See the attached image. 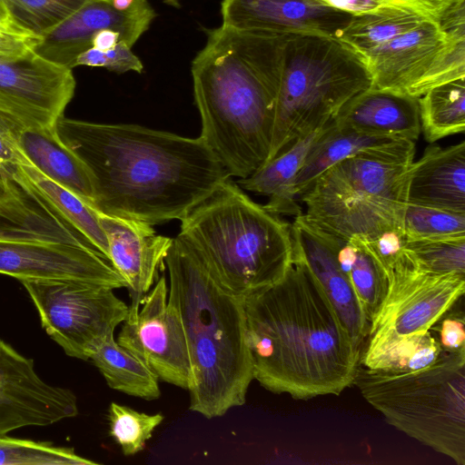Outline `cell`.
Instances as JSON below:
<instances>
[{"mask_svg": "<svg viewBox=\"0 0 465 465\" xmlns=\"http://www.w3.org/2000/svg\"><path fill=\"white\" fill-rule=\"evenodd\" d=\"M55 128L90 173L92 207L105 214L151 225L181 220L231 177L200 137L64 115Z\"/></svg>", "mask_w": 465, "mask_h": 465, "instance_id": "cell-1", "label": "cell"}, {"mask_svg": "<svg viewBox=\"0 0 465 465\" xmlns=\"http://www.w3.org/2000/svg\"><path fill=\"white\" fill-rule=\"evenodd\" d=\"M253 379L273 393L307 400L353 385L361 350L307 264L242 298Z\"/></svg>", "mask_w": 465, "mask_h": 465, "instance_id": "cell-2", "label": "cell"}, {"mask_svg": "<svg viewBox=\"0 0 465 465\" xmlns=\"http://www.w3.org/2000/svg\"><path fill=\"white\" fill-rule=\"evenodd\" d=\"M191 363L190 410L207 419L244 404L253 380L242 298L224 289L180 237L164 259Z\"/></svg>", "mask_w": 465, "mask_h": 465, "instance_id": "cell-3", "label": "cell"}, {"mask_svg": "<svg viewBox=\"0 0 465 465\" xmlns=\"http://www.w3.org/2000/svg\"><path fill=\"white\" fill-rule=\"evenodd\" d=\"M191 72L199 137L231 177H248L269 159L282 68L252 66L217 27Z\"/></svg>", "mask_w": 465, "mask_h": 465, "instance_id": "cell-4", "label": "cell"}, {"mask_svg": "<svg viewBox=\"0 0 465 465\" xmlns=\"http://www.w3.org/2000/svg\"><path fill=\"white\" fill-rule=\"evenodd\" d=\"M180 221L178 236L238 297L276 283L292 262L291 224L253 202L231 177Z\"/></svg>", "mask_w": 465, "mask_h": 465, "instance_id": "cell-5", "label": "cell"}, {"mask_svg": "<svg viewBox=\"0 0 465 465\" xmlns=\"http://www.w3.org/2000/svg\"><path fill=\"white\" fill-rule=\"evenodd\" d=\"M353 384L389 424L465 464V350H441L432 364L411 372L359 363Z\"/></svg>", "mask_w": 465, "mask_h": 465, "instance_id": "cell-6", "label": "cell"}, {"mask_svg": "<svg viewBox=\"0 0 465 465\" xmlns=\"http://www.w3.org/2000/svg\"><path fill=\"white\" fill-rule=\"evenodd\" d=\"M371 85L361 54L351 46L333 37L287 35L268 161L325 125Z\"/></svg>", "mask_w": 465, "mask_h": 465, "instance_id": "cell-7", "label": "cell"}, {"mask_svg": "<svg viewBox=\"0 0 465 465\" xmlns=\"http://www.w3.org/2000/svg\"><path fill=\"white\" fill-rule=\"evenodd\" d=\"M410 164L355 156L323 172L302 194L306 218L343 240L401 232ZM403 233V232H402Z\"/></svg>", "mask_w": 465, "mask_h": 465, "instance_id": "cell-8", "label": "cell"}, {"mask_svg": "<svg viewBox=\"0 0 465 465\" xmlns=\"http://www.w3.org/2000/svg\"><path fill=\"white\" fill-rule=\"evenodd\" d=\"M43 329L72 358L91 359L126 319L129 305L113 288L70 280H22Z\"/></svg>", "mask_w": 465, "mask_h": 465, "instance_id": "cell-9", "label": "cell"}, {"mask_svg": "<svg viewBox=\"0 0 465 465\" xmlns=\"http://www.w3.org/2000/svg\"><path fill=\"white\" fill-rule=\"evenodd\" d=\"M388 278V292L370 325L365 346L430 331L465 292V276L421 271L406 258L403 251Z\"/></svg>", "mask_w": 465, "mask_h": 465, "instance_id": "cell-10", "label": "cell"}, {"mask_svg": "<svg viewBox=\"0 0 465 465\" xmlns=\"http://www.w3.org/2000/svg\"><path fill=\"white\" fill-rule=\"evenodd\" d=\"M116 341L145 363L158 380L189 389L186 336L176 309L168 302L164 275L144 296L138 310H128Z\"/></svg>", "mask_w": 465, "mask_h": 465, "instance_id": "cell-11", "label": "cell"}, {"mask_svg": "<svg viewBox=\"0 0 465 465\" xmlns=\"http://www.w3.org/2000/svg\"><path fill=\"white\" fill-rule=\"evenodd\" d=\"M73 70L34 51L0 56V111L27 126H53L74 97Z\"/></svg>", "mask_w": 465, "mask_h": 465, "instance_id": "cell-12", "label": "cell"}, {"mask_svg": "<svg viewBox=\"0 0 465 465\" xmlns=\"http://www.w3.org/2000/svg\"><path fill=\"white\" fill-rule=\"evenodd\" d=\"M77 414V398L71 390L44 381L32 359L0 340V435Z\"/></svg>", "mask_w": 465, "mask_h": 465, "instance_id": "cell-13", "label": "cell"}, {"mask_svg": "<svg viewBox=\"0 0 465 465\" xmlns=\"http://www.w3.org/2000/svg\"><path fill=\"white\" fill-rule=\"evenodd\" d=\"M0 273L22 280H70L113 289L126 282L101 253L42 241L0 240Z\"/></svg>", "mask_w": 465, "mask_h": 465, "instance_id": "cell-14", "label": "cell"}, {"mask_svg": "<svg viewBox=\"0 0 465 465\" xmlns=\"http://www.w3.org/2000/svg\"><path fill=\"white\" fill-rule=\"evenodd\" d=\"M156 14L146 1L138 7L120 12L111 0H90L57 26L40 36L34 52L55 64L74 69L77 57L92 47L101 30L113 29L133 47L149 28Z\"/></svg>", "mask_w": 465, "mask_h": 465, "instance_id": "cell-15", "label": "cell"}, {"mask_svg": "<svg viewBox=\"0 0 465 465\" xmlns=\"http://www.w3.org/2000/svg\"><path fill=\"white\" fill-rule=\"evenodd\" d=\"M221 13L226 28L337 39L352 17L318 0H223Z\"/></svg>", "mask_w": 465, "mask_h": 465, "instance_id": "cell-16", "label": "cell"}, {"mask_svg": "<svg viewBox=\"0 0 465 465\" xmlns=\"http://www.w3.org/2000/svg\"><path fill=\"white\" fill-rule=\"evenodd\" d=\"M291 234L293 255L302 260L318 279L354 344L361 351L370 323L338 262L337 252L343 240L323 231L302 213L291 223Z\"/></svg>", "mask_w": 465, "mask_h": 465, "instance_id": "cell-17", "label": "cell"}, {"mask_svg": "<svg viewBox=\"0 0 465 465\" xmlns=\"http://www.w3.org/2000/svg\"><path fill=\"white\" fill-rule=\"evenodd\" d=\"M98 218L108 242V260L126 282L129 310L136 311L163 269L173 238L157 234L153 225L138 220L100 212Z\"/></svg>", "mask_w": 465, "mask_h": 465, "instance_id": "cell-18", "label": "cell"}, {"mask_svg": "<svg viewBox=\"0 0 465 465\" xmlns=\"http://www.w3.org/2000/svg\"><path fill=\"white\" fill-rule=\"evenodd\" d=\"M448 40L438 23L425 20L414 29L361 54L372 79L371 86L412 96Z\"/></svg>", "mask_w": 465, "mask_h": 465, "instance_id": "cell-19", "label": "cell"}, {"mask_svg": "<svg viewBox=\"0 0 465 465\" xmlns=\"http://www.w3.org/2000/svg\"><path fill=\"white\" fill-rule=\"evenodd\" d=\"M414 153L413 141L356 131L337 125L331 119L312 144L296 176L295 194H303L323 172L346 158L364 156L411 164Z\"/></svg>", "mask_w": 465, "mask_h": 465, "instance_id": "cell-20", "label": "cell"}, {"mask_svg": "<svg viewBox=\"0 0 465 465\" xmlns=\"http://www.w3.org/2000/svg\"><path fill=\"white\" fill-rule=\"evenodd\" d=\"M404 193L407 203L465 214V142L428 147L409 165Z\"/></svg>", "mask_w": 465, "mask_h": 465, "instance_id": "cell-21", "label": "cell"}, {"mask_svg": "<svg viewBox=\"0 0 465 465\" xmlns=\"http://www.w3.org/2000/svg\"><path fill=\"white\" fill-rule=\"evenodd\" d=\"M23 189L0 201V240L63 242L89 248L94 246L53 205L42 197L17 170Z\"/></svg>", "mask_w": 465, "mask_h": 465, "instance_id": "cell-22", "label": "cell"}, {"mask_svg": "<svg viewBox=\"0 0 465 465\" xmlns=\"http://www.w3.org/2000/svg\"><path fill=\"white\" fill-rule=\"evenodd\" d=\"M332 121L356 131L413 142L421 132L419 98L372 86L351 99Z\"/></svg>", "mask_w": 465, "mask_h": 465, "instance_id": "cell-23", "label": "cell"}, {"mask_svg": "<svg viewBox=\"0 0 465 465\" xmlns=\"http://www.w3.org/2000/svg\"><path fill=\"white\" fill-rule=\"evenodd\" d=\"M19 147L40 173L92 206L94 188L90 173L81 158L61 140L55 125L25 127Z\"/></svg>", "mask_w": 465, "mask_h": 465, "instance_id": "cell-24", "label": "cell"}, {"mask_svg": "<svg viewBox=\"0 0 465 465\" xmlns=\"http://www.w3.org/2000/svg\"><path fill=\"white\" fill-rule=\"evenodd\" d=\"M325 125L297 141L248 177L239 179L236 183L242 190L268 196L269 201L264 207L272 213L294 217L301 214V207L296 203L294 182L309 151Z\"/></svg>", "mask_w": 465, "mask_h": 465, "instance_id": "cell-25", "label": "cell"}, {"mask_svg": "<svg viewBox=\"0 0 465 465\" xmlns=\"http://www.w3.org/2000/svg\"><path fill=\"white\" fill-rule=\"evenodd\" d=\"M108 386L123 393L147 401L161 395L158 378L139 358L107 336L91 359Z\"/></svg>", "mask_w": 465, "mask_h": 465, "instance_id": "cell-26", "label": "cell"}, {"mask_svg": "<svg viewBox=\"0 0 465 465\" xmlns=\"http://www.w3.org/2000/svg\"><path fill=\"white\" fill-rule=\"evenodd\" d=\"M337 258L371 325L386 297L388 273L361 238L353 237L342 241L338 249Z\"/></svg>", "mask_w": 465, "mask_h": 465, "instance_id": "cell-27", "label": "cell"}, {"mask_svg": "<svg viewBox=\"0 0 465 465\" xmlns=\"http://www.w3.org/2000/svg\"><path fill=\"white\" fill-rule=\"evenodd\" d=\"M28 183L108 260V242L98 212L75 193L45 176L31 163L18 166ZM109 261V260H108Z\"/></svg>", "mask_w": 465, "mask_h": 465, "instance_id": "cell-28", "label": "cell"}, {"mask_svg": "<svg viewBox=\"0 0 465 465\" xmlns=\"http://www.w3.org/2000/svg\"><path fill=\"white\" fill-rule=\"evenodd\" d=\"M425 20L411 10L386 5L374 12L352 15L338 39L361 54L414 29Z\"/></svg>", "mask_w": 465, "mask_h": 465, "instance_id": "cell-29", "label": "cell"}, {"mask_svg": "<svg viewBox=\"0 0 465 465\" xmlns=\"http://www.w3.org/2000/svg\"><path fill=\"white\" fill-rule=\"evenodd\" d=\"M420 130L429 143L465 131V77L419 97Z\"/></svg>", "mask_w": 465, "mask_h": 465, "instance_id": "cell-30", "label": "cell"}, {"mask_svg": "<svg viewBox=\"0 0 465 465\" xmlns=\"http://www.w3.org/2000/svg\"><path fill=\"white\" fill-rule=\"evenodd\" d=\"M441 351L430 331L361 351L360 363L372 370L411 372L432 364Z\"/></svg>", "mask_w": 465, "mask_h": 465, "instance_id": "cell-31", "label": "cell"}, {"mask_svg": "<svg viewBox=\"0 0 465 465\" xmlns=\"http://www.w3.org/2000/svg\"><path fill=\"white\" fill-rule=\"evenodd\" d=\"M73 448L0 435V465H96Z\"/></svg>", "mask_w": 465, "mask_h": 465, "instance_id": "cell-32", "label": "cell"}, {"mask_svg": "<svg viewBox=\"0 0 465 465\" xmlns=\"http://www.w3.org/2000/svg\"><path fill=\"white\" fill-rule=\"evenodd\" d=\"M15 27L40 37L90 0H5Z\"/></svg>", "mask_w": 465, "mask_h": 465, "instance_id": "cell-33", "label": "cell"}, {"mask_svg": "<svg viewBox=\"0 0 465 465\" xmlns=\"http://www.w3.org/2000/svg\"><path fill=\"white\" fill-rule=\"evenodd\" d=\"M402 251L406 258L421 271L465 276V238L405 239Z\"/></svg>", "mask_w": 465, "mask_h": 465, "instance_id": "cell-34", "label": "cell"}, {"mask_svg": "<svg viewBox=\"0 0 465 465\" xmlns=\"http://www.w3.org/2000/svg\"><path fill=\"white\" fill-rule=\"evenodd\" d=\"M401 230L407 240L465 238V214L406 203Z\"/></svg>", "mask_w": 465, "mask_h": 465, "instance_id": "cell-35", "label": "cell"}, {"mask_svg": "<svg viewBox=\"0 0 465 465\" xmlns=\"http://www.w3.org/2000/svg\"><path fill=\"white\" fill-rule=\"evenodd\" d=\"M163 419L162 413L147 414L116 402L110 403L107 413L110 436L125 456L143 450L146 440Z\"/></svg>", "mask_w": 465, "mask_h": 465, "instance_id": "cell-36", "label": "cell"}, {"mask_svg": "<svg viewBox=\"0 0 465 465\" xmlns=\"http://www.w3.org/2000/svg\"><path fill=\"white\" fill-rule=\"evenodd\" d=\"M449 40L413 90L419 98L431 88L465 77V25L442 28Z\"/></svg>", "mask_w": 465, "mask_h": 465, "instance_id": "cell-37", "label": "cell"}, {"mask_svg": "<svg viewBox=\"0 0 465 465\" xmlns=\"http://www.w3.org/2000/svg\"><path fill=\"white\" fill-rule=\"evenodd\" d=\"M79 65L103 67L117 74L129 71L140 74L143 69L142 61L133 53L132 47L124 42H119L106 51L90 47L77 57L75 66Z\"/></svg>", "mask_w": 465, "mask_h": 465, "instance_id": "cell-38", "label": "cell"}, {"mask_svg": "<svg viewBox=\"0 0 465 465\" xmlns=\"http://www.w3.org/2000/svg\"><path fill=\"white\" fill-rule=\"evenodd\" d=\"M27 125L0 111V165L12 175L19 165L30 163L20 150L19 139Z\"/></svg>", "mask_w": 465, "mask_h": 465, "instance_id": "cell-39", "label": "cell"}, {"mask_svg": "<svg viewBox=\"0 0 465 465\" xmlns=\"http://www.w3.org/2000/svg\"><path fill=\"white\" fill-rule=\"evenodd\" d=\"M451 309L431 329L438 332L437 340L441 350L460 351L465 350L464 314L462 312H452Z\"/></svg>", "mask_w": 465, "mask_h": 465, "instance_id": "cell-40", "label": "cell"}, {"mask_svg": "<svg viewBox=\"0 0 465 465\" xmlns=\"http://www.w3.org/2000/svg\"><path fill=\"white\" fill-rule=\"evenodd\" d=\"M405 239L401 232L390 231L371 240H363L389 274L402 253Z\"/></svg>", "mask_w": 465, "mask_h": 465, "instance_id": "cell-41", "label": "cell"}, {"mask_svg": "<svg viewBox=\"0 0 465 465\" xmlns=\"http://www.w3.org/2000/svg\"><path fill=\"white\" fill-rule=\"evenodd\" d=\"M382 3L411 10L427 20L440 23L442 17L454 6L465 0H381Z\"/></svg>", "mask_w": 465, "mask_h": 465, "instance_id": "cell-42", "label": "cell"}, {"mask_svg": "<svg viewBox=\"0 0 465 465\" xmlns=\"http://www.w3.org/2000/svg\"><path fill=\"white\" fill-rule=\"evenodd\" d=\"M40 37L0 28V56H20L34 51Z\"/></svg>", "mask_w": 465, "mask_h": 465, "instance_id": "cell-43", "label": "cell"}, {"mask_svg": "<svg viewBox=\"0 0 465 465\" xmlns=\"http://www.w3.org/2000/svg\"><path fill=\"white\" fill-rule=\"evenodd\" d=\"M334 9L352 15L374 12L388 5L381 0H318Z\"/></svg>", "mask_w": 465, "mask_h": 465, "instance_id": "cell-44", "label": "cell"}, {"mask_svg": "<svg viewBox=\"0 0 465 465\" xmlns=\"http://www.w3.org/2000/svg\"><path fill=\"white\" fill-rule=\"evenodd\" d=\"M24 187L18 175L15 177L0 165V201L17 194Z\"/></svg>", "mask_w": 465, "mask_h": 465, "instance_id": "cell-45", "label": "cell"}, {"mask_svg": "<svg viewBox=\"0 0 465 465\" xmlns=\"http://www.w3.org/2000/svg\"><path fill=\"white\" fill-rule=\"evenodd\" d=\"M119 42H124L120 33L113 29H104L94 36L92 47L106 51L115 46Z\"/></svg>", "mask_w": 465, "mask_h": 465, "instance_id": "cell-46", "label": "cell"}, {"mask_svg": "<svg viewBox=\"0 0 465 465\" xmlns=\"http://www.w3.org/2000/svg\"><path fill=\"white\" fill-rule=\"evenodd\" d=\"M0 28L20 32L14 25L5 0H0Z\"/></svg>", "mask_w": 465, "mask_h": 465, "instance_id": "cell-47", "label": "cell"}, {"mask_svg": "<svg viewBox=\"0 0 465 465\" xmlns=\"http://www.w3.org/2000/svg\"><path fill=\"white\" fill-rule=\"evenodd\" d=\"M145 2L146 0H111L112 5L120 12L131 11Z\"/></svg>", "mask_w": 465, "mask_h": 465, "instance_id": "cell-48", "label": "cell"}, {"mask_svg": "<svg viewBox=\"0 0 465 465\" xmlns=\"http://www.w3.org/2000/svg\"><path fill=\"white\" fill-rule=\"evenodd\" d=\"M164 2L168 3L169 5H175L177 6L179 4V0H163Z\"/></svg>", "mask_w": 465, "mask_h": 465, "instance_id": "cell-49", "label": "cell"}]
</instances>
